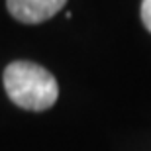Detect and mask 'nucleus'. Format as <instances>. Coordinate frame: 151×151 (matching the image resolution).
<instances>
[{"label":"nucleus","instance_id":"3","mask_svg":"<svg viewBox=\"0 0 151 151\" xmlns=\"http://www.w3.org/2000/svg\"><path fill=\"white\" fill-rule=\"evenodd\" d=\"M141 22L151 32V0H143L141 2Z\"/></svg>","mask_w":151,"mask_h":151},{"label":"nucleus","instance_id":"2","mask_svg":"<svg viewBox=\"0 0 151 151\" xmlns=\"http://www.w3.org/2000/svg\"><path fill=\"white\" fill-rule=\"evenodd\" d=\"M67 0H6V8L14 20L22 24H41L63 10Z\"/></svg>","mask_w":151,"mask_h":151},{"label":"nucleus","instance_id":"1","mask_svg":"<svg viewBox=\"0 0 151 151\" xmlns=\"http://www.w3.org/2000/svg\"><path fill=\"white\" fill-rule=\"evenodd\" d=\"M6 94L16 106L32 112H43L59 98L55 77L37 63L14 61L4 69Z\"/></svg>","mask_w":151,"mask_h":151}]
</instances>
